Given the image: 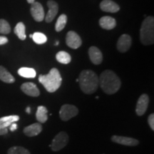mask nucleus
Wrapping results in <instances>:
<instances>
[{
	"label": "nucleus",
	"instance_id": "f257e3e1",
	"mask_svg": "<svg viewBox=\"0 0 154 154\" xmlns=\"http://www.w3.org/2000/svg\"><path fill=\"white\" fill-rule=\"evenodd\" d=\"M99 85L104 93L113 94L121 88V82L119 77L113 71L106 70L99 78Z\"/></svg>",
	"mask_w": 154,
	"mask_h": 154
},
{
	"label": "nucleus",
	"instance_id": "f03ea898",
	"mask_svg": "<svg viewBox=\"0 0 154 154\" xmlns=\"http://www.w3.org/2000/svg\"><path fill=\"white\" fill-rule=\"evenodd\" d=\"M78 82L82 91L84 94H94L99 86V77L91 70H84L81 72Z\"/></svg>",
	"mask_w": 154,
	"mask_h": 154
},
{
	"label": "nucleus",
	"instance_id": "7ed1b4c3",
	"mask_svg": "<svg viewBox=\"0 0 154 154\" xmlns=\"http://www.w3.org/2000/svg\"><path fill=\"white\" fill-rule=\"evenodd\" d=\"M38 82L44 86L48 92L53 93L61 86L62 79L59 70L52 68L47 75H39Z\"/></svg>",
	"mask_w": 154,
	"mask_h": 154
},
{
	"label": "nucleus",
	"instance_id": "20e7f679",
	"mask_svg": "<svg viewBox=\"0 0 154 154\" xmlns=\"http://www.w3.org/2000/svg\"><path fill=\"white\" fill-rule=\"evenodd\" d=\"M140 39L143 45H151L154 43L153 17H147L142 22L140 29Z\"/></svg>",
	"mask_w": 154,
	"mask_h": 154
},
{
	"label": "nucleus",
	"instance_id": "39448f33",
	"mask_svg": "<svg viewBox=\"0 0 154 154\" xmlns=\"http://www.w3.org/2000/svg\"><path fill=\"white\" fill-rule=\"evenodd\" d=\"M69 142V136L66 133L61 131L54 138L50 147L52 151H60L67 145Z\"/></svg>",
	"mask_w": 154,
	"mask_h": 154
},
{
	"label": "nucleus",
	"instance_id": "423d86ee",
	"mask_svg": "<svg viewBox=\"0 0 154 154\" xmlns=\"http://www.w3.org/2000/svg\"><path fill=\"white\" fill-rule=\"evenodd\" d=\"M79 113L78 109L74 105L64 104L61 106L59 111V116L63 121H67Z\"/></svg>",
	"mask_w": 154,
	"mask_h": 154
},
{
	"label": "nucleus",
	"instance_id": "0eeeda50",
	"mask_svg": "<svg viewBox=\"0 0 154 154\" xmlns=\"http://www.w3.org/2000/svg\"><path fill=\"white\" fill-rule=\"evenodd\" d=\"M66 43L69 47L76 49L82 46V41L78 34L74 31H70L66 34Z\"/></svg>",
	"mask_w": 154,
	"mask_h": 154
},
{
	"label": "nucleus",
	"instance_id": "6e6552de",
	"mask_svg": "<svg viewBox=\"0 0 154 154\" xmlns=\"http://www.w3.org/2000/svg\"><path fill=\"white\" fill-rule=\"evenodd\" d=\"M30 12L32 16L36 22H41L44 20L45 15H44V11L42 5L39 2H34V3L31 4Z\"/></svg>",
	"mask_w": 154,
	"mask_h": 154
},
{
	"label": "nucleus",
	"instance_id": "1a4fd4ad",
	"mask_svg": "<svg viewBox=\"0 0 154 154\" xmlns=\"http://www.w3.org/2000/svg\"><path fill=\"white\" fill-rule=\"evenodd\" d=\"M131 44V37L128 34H123L119 37L118 42H117V49L121 53H125L130 49Z\"/></svg>",
	"mask_w": 154,
	"mask_h": 154
},
{
	"label": "nucleus",
	"instance_id": "9d476101",
	"mask_svg": "<svg viewBox=\"0 0 154 154\" xmlns=\"http://www.w3.org/2000/svg\"><path fill=\"white\" fill-rule=\"evenodd\" d=\"M149 103V97L147 94H142L138 99L136 103V112L138 116H143L147 110Z\"/></svg>",
	"mask_w": 154,
	"mask_h": 154
},
{
	"label": "nucleus",
	"instance_id": "9b49d317",
	"mask_svg": "<svg viewBox=\"0 0 154 154\" xmlns=\"http://www.w3.org/2000/svg\"><path fill=\"white\" fill-rule=\"evenodd\" d=\"M21 90L26 95L37 97L40 95V91L35 84L32 82H26L21 86Z\"/></svg>",
	"mask_w": 154,
	"mask_h": 154
},
{
	"label": "nucleus",
	"instance_id": "f8f14e48",
	"mask_svg": "<svg viewBox=\"0 0 154 154\" xmlns=\"http://www.w3.org/2000/svg\"><path fill=\"white\" fill-rule=\"evenodd\" d=\"M47 6L49 7V11H48L47 14L46 15L44 18H45L46 22L50 23L52 22L58 14L59 6H58V4L53 0H49L47 2Z\"/></svg>",
	"mask_w": 154,
	"mask_h": 154
},
{
	"label": "nucleus",
	"instance_id": "ddd939ff",
	"mask_svg": "<svg viewBox=\"0 0 154 154\" xmlns=\"http://www.w3.org/2000/svg\"><path fill=\"white\" fill-rule=\"evenodd\" d=\"M111 140L114 143L128 146H136L139 143V141L138 140L133 138L126 137V136H113L111 137Z\"/></svg>",
	"mask_w": 154,
	"mask_h": 154
},
{
	"label": "nucleus",
	"instance_id": "4468645a",
	"mask_svg": "<svg viewBox=\"0 0 154 154\" xmlns=\"http://www.w3.org/2000/svg\"><path fill=\"white\" fill-rule=\"evenodd\" d=\"M88 56L90 60L95 65H99L103 61V55L99 48L96 47H91L88 49Z\"/></svg>",
	"mask_w": 154,
	"mask_h": 154
},
{
	"label": "nucleus",
	"instance_id": "2eb2a0df",
	"mask_svg": "<svg viewBox=\"0 0 154 154\" xmlns=\"http://www.w3.org/2000/svg\"><path fill=\"white\" fill-rule=\"evenodd\" d=\"M100 8L102 11L111 13H116L120 9L119 5L111 0H103L100 4Z\"/></svg>",
	"mask_w": 154,
	"mask_h": 154
},
{
	"label": "nucleus",
	"instance_id": "dca6fc26",
	"mask_svg": "<svg viewBox=\"0 0 154 154\" xmlns=\"http://www.w3.org/2000/svg\"><path fill=\"white\" fill-rule=\"evenodd\" d=\"M42 126L40 123H36L29 126L25 127L24 129V133L26 136L29 137H33L37 136L42 132Z\"/></svg>",
	"mask_w": 154,
	"mask_h": 154
},
{
	"label": "nucleus",
	"instance_id": "f3484780",
	"mask_svg": "<svg viewBox=\"0 0 154 154\" xmlns=\"http://www.w3.org/2000/svg\"><path fill=\"white\" fill-rule=\"evenodd\" d=\"M99 25L103 29L111 30L113 29L116 26V19L109 16L102 17L99 20Z\"/></svg>",
	"mask_w": 154,
	"mask_h": 154
},
{
	"label": "nucleus",
	"instance_id": "a211bd4d",
	"mask_svg": "<svg viewBox=\"0 0 154 154\" xmlns=\"http://www.w3.org/2000/svg\"><path fill=\"white\" fill-rule=\"evenodd\" d=\"M19 120V116L17 115L7 116L2 117L0 119V128H8L11 124L17 122Z\"/></svg>",
	"mask_w": 154,
	"mask_h": 154
},
{
	"label": "nucleus",
	"instance_id": "6ab92c4d",
	"mask_svg": "<svg viewBox=\"0 0 154 154\" xmlns=\"http://www.w3.org/2000/svg\"><path fill=\"white\" fill-rule=\"evenodd\" d=\"M0 80L7 84H12L15 82L14 76L2 66H0Z\"/></svg>",
	"mask_w": 154,
	"mask_h": 154
},
{
	"label": "nucleus",
	"instance_id": "aec40b11",
	"mask_svg": "<svg viewBox=\"0 0 154 154\" xmlns=\"http://www.w3.org/2000/svg\"><path fill=\"white\" fill-rule=\"evenodd\" d=\"M47 109L43 106H39L37 108V111L36 113V118L40 124H44L48 119Z\"/></svg>",
	"mask_w": 154,
	"mask_h": 154
},
{
	"label": "nucleus",
	"instance_id": "412c9836",
	"mask_svg": "<svg viewBox=\"0 0 154 154\" xmlns=\"http://www.w3.org/2000/svg\"><path fill=\"white\" fill-rule=\"evenodd\" d=\"M14 32V34L18 36L19 39H26V27H25V25L24 24V23L19 22L18 24L16 25V26H15Z\"/></svg>",
	"mask_w": 154,
	"mask_h": 154
},
{
	"label": "nucleus",
	"instance_id": "4be33fe9",
	"mask_svg": "<svg viewBox=\"0 0 154 154\" xmlns=\"http://www.w3.org/2000/svg\"><path fill=\"white\" fill-rule=\"evenodd\" d=\"M19 76L24 77V78H34L36 76V71L32 68L28 67H22L18 70Z\"/></svg>",
	"mask_w": 154,
	"mask_h": 154
},
{
	"label": "nucleus",
	"instance_id": "5701e85b",
	"mask_svg": "<svg viewBox=\"0 0 154 154\" xmlns=\"http://www.w3.org/2000/svg\"><path fill=\"white\" fill-rule=\"evenodd\" d=\"M56 59L59 63H63V64H68L72 61V57L70 54L63 51H59L56 55Z\"/></svg>",
	"mask_w": 154,
	"mask_h": 154
},
{
	"label": "nucleus",
	"instance_id": "b1692460",
	"mask_svg": "<svg viewBox=\"0 0 154 154\" xmlns=\"http://www.w3.org/2000/svg\"><path fill=\"white\" fill-rule=\"evenodd\" d=\"M67 22V16L66 14H61L57 19L55 25V29L57 32H61L65 27Z\"/></svg>",
	"mask_w": 154,
	"mask_h": 154
},
{
	"label": "nucleus",
	"instance_id": "393cba45",
	"mask_svg": "<svg viewBox=\"0 0 154 154\" xmlns=\"http://www.w3.org/2000/svg\"><path fill=\"white\" fill-rule=\"evenodd\" d=\"M32 39L37 44H43L47 41V38L46 35L41 32H35L32 34Z\"/></svg>",
	"mask_w": 154,
	"mask_h": 154
},
{
	"label": "nucleus",
	"instance_id": "a878e982",
	"mask_svg": "<svg viewBox=\"0 0 154 154\" xmlns=\"http://www.w3.org/2000/svg\"><path fill=\"white\" fill-rule=\"evenodd\" d=\"M11 32L10 25L5 19H0V34H8Z\"/></svg>",
	"mask_w": 154,
	"mask_h": 154
},
{
	"label": "nucleus",
	"instance_id": "bb28decb",
	"mask_svg": "<svg viewBox=\"0 0 154 154\" xmlns=\"http://www.w3.org/2000/svg\"><path fill=\"white\" fill-rule=\"evenodd\" d=\"M8 154H30L27 149L21 146H14L8 150Z\"/></svg>",
	"mask_w": 154,
	"mask_h": 154
},
{
	"label": "nucleus",
	"instance_id": "cd10ccee",
	"mask_svg": "<svg viewBox=\"0 0 154 154\" xmlns=\"http://www.w3.org/2000/svg\"><path fill=\"white\" fill-rule=\"evenodd\" d=\"M148 122H149V124L151 128L153 131H154V114L153 113H151V114L149 115V118H148Z\"/></svg>",
	"mask_w": 154,
	"mask_h": 154
},
{
	"label": "nucleus",
	"instance_id": "c85d7f7f",
	"mask_svg": "<svg viewBox=\"0 0 154 154\" xmlns=\"http://www.w3.org/2000/svg\"><path fill=\"white\" fill-rule=\"evenodd\" d=\"M8 42V38L6 36H0V45H4V44H7Z\"/></svg>",
	"mask_w": 154,
	"mask_h": 154
},
{
	"label": "nucleus",
	"instance_id": "c756f323",
	"mask_svg": "<svg viewBox=\"0 0 154 154\" xmlns=\"http://www.w3.org/2000/svg\"><path fill=\"white\" fill-rule=\"evenodd\" d=\"M8 133V129L6 128H0V136H3V135L7 134Z\"/></svg>",
	"mask_w": 154,
	"mask_h": 154
},
{
	"label": "nucleus",
	"instance_id": "7c9ffc66",
	"mask_svg": "<svg viewBox=\"0 0 154 154\" xmlns=\"http://www.w3.org/2000/svg\"><path fill=\"white\" fill-rule=\"evenodd\" d=\"M17 129V125L16 124H14V123L11 124L10 126V131H15Z\"/></svg>",
	"mask_w": 154,
	"mask_h": 154
},
{
	"label": "nucleus",
	"instance_id": "2f4dec72",
	"mask_svg": "<svg viewBox=\"0 0 154 154\" xmlns=\"http://www.w3.org/2000/svg\"><path fill=\"white\" fill-rule=\"evenodd\" d=\"M26 112L27 113H29H29H31V109L29 107H27L26 108Z\"/></svg>",
	"mask_w": 154,
	"mask_h": 154
},
{
	"label": "nucleus",
	"instance_id": "473e14b6",
	"mask_svg": "<svg viewBox=\"0 0 154 154\" xmlns=\"http://www.w3.org/2000/svg\"><path fill=\"white\" fill-rule=\"evenodd\" d=\"M34 2H35V0H27V2L29 3V4H32L34 3Z\"/></svg>",
	"mask_w": 154,
	"mask_h": 154
},
{
	"label": "nucleus",
	"instance_id": "72a5a7b5",
	"mask_svg": "<svg viewBox=\"0 0 154 154\" xmlns=\"http://www.w3.org/2000/svg\"><path fill=\"white\" fill-rule=\"evenodd\" d=\"M58 44H59V42H58V41H57V42H56V43H55V45H58Z\"/></svg>",
	"mask_w": 154,
	"mask_h": 154
},
{
	"label": "nucleus",
	"instance_id": "f704fd0d",
	"mask_svg": "<svg viewBox=\"0 0 154 154\" xmlns=\"http://www.w3.org/2000/svg\"><path fill=\"white\" fill-rule=\"evenodd\" d=\"M29 37H30V38H32V34H30V35H29Z\"/></svg>",
	"mask_w": 154,
	"mask_h": 154
}]
</instances>
